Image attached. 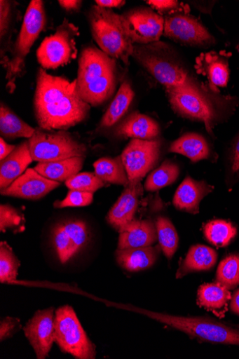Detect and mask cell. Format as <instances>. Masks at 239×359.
I'll use <instances>...</instances> for the list:
<instances>
[{
    "mask_svg": "<svg viewBox=\"0 0 239 359\" xmlns=\"http://www.w3.org/2000/svg\"><path fill=\"white\" fill-rule=\"evenodd\" d=\"M34 109L39 126L48 132L67 130L83 122L90 106L81 97L74 81L48 74L39 69L34 97Z\"/></svg>",
    "mask_w": 239,
    "mask_h": 359,
    "instance_id": "obj_1",
    "label": "cell"
},
{
    "mask_svg": "<svg viewBox=\"0 0 239 359\" xmlns=\"http://www.w3.org/2000/svg\"><path fill=\"white\" fill-rule=\"evenodd\" d=\"M165 90L173 110L184 118L203 123L214 138L215 127L227 122L239 105L236 96L222 95L198 82Z\"/></svg>",
    "mask_w": 239,
    "mask_h": 359,
    "instance_id": "obj_2",
    "label": "cell"
},
{
    "mask_svg": "<svg viewBox=\"0 0 239 359\" xmlns=\"http://www.w3.org/2000/svg\"><path fill=\"white\" fill-rule=\"evenodd\" d=\"M77 86L83 100L99 107L111 99L116 87V61L95 46L84 48L78 61Z\"/></svg>",
    "mask_w": 239,
    "mask_h": 359,
    "instance_id": "obj_3",
    "label": "cell"
},
{
    "mask_svg": "<svg viewBox=\"0 0 239 359\" xmlns=\"http://www.w3.org/2000/svg\"><path fill=\"white\" fill-rule=\"evenodd\" d=\"M132 57L165 89L186 87L197 82L172 48L163 42L134 45Z\"/></svg>",
    "mask_w": 239,
    "mask_h": 359,
    "instance_id": "obj_4",
    "label": "cell"
},
{
    "mask_svg": "<svg viewBox=\"0 0 239 359\" xmlns=\"http://www.w3.org/2000/svg\"><path fill=\"white\" fill-rule=\"evenodd\" d=\"M88 20L93 39L100 48L110 57L122 60L125 64L133 53L127 22L123 15L111 9L94 6Z\"/></svg>",
    "mask_w": 239,
    "mask_h": 359,
    "instance_id": "obj_5",
    "label": "cell"
},
{
    "mask_svg": "<svg viewBox=\"0 0 239 359\" xmlns=\"http://www.w3.org/2000/svg\"><path fill=\"white\" fill-rule=\"evenodd\" d=\"M46 22L43 1L32 0L26 10L20 34L6 68L10 92L14 90L16 80L23 75L26 57L46 27Z\"/></svg>",
    "mask_w": 239,
    "mask_h": 359,
    "instance_id": "obj_6",
    "label": "cell"
},
{
    "mask_svg": "<svg viewBox=\"0 0 239 359\" xmlns=\"http://www.w3.org/2000/svg\"><path fill=\"white\" fill-rule=\"evenodd\" d=\"M149 317L204 342L239 346V330L204 317H184L144 311Z\"/></svg>",
    "mask_w": 239,
    "mask_h": 359,
    "instance_id": "obj_7",
    "label": "cell"
},
{
    "mask_svg": "<svg viewBox=\"0 0 239 359\" xmlns=\"http://www.w3.org/2000/svg\"><path fill=\"white\" fill-rule=\"evenodd\" d=\"M55 342L76 358L94 359L96 346L87 336L74 309L64 306L55 313Z\"/></svg>",
    "mask_w": 239,
    "mask_h": 359,
    "instance_id": "obj_8",
    "label": "cell"
},
{
    "mask_svg": "<svg viewBox=\"0 0 239 359\" xmlns=\"http://www.w3.org/2000/svg\"><path fill=\"white\" fill-rule=\"evenodd\" d=\"M28 142L33 161L39 163L86 156L87 152L86 146L67 130L48 133L38 128Z\"/></svg>",
    "mask_w": 239,
    "mask_h": 359,
    "instance_id": "obj_9",
    "label": "cell"
},
{
    "mask_svg": "<svg viewBox=\"0 0 239 359\" xmlns=\"http://www.w3.org/2000/svg\"><path fill=\"white\" fill-rule=\"evenodd\" d=\"M79 28L64 19L55 34L44 39L37 50V58L43 69H55L69 63L77 56L76 39Z\"/></svg>",
    "mask_w": 239,
    "mask_h": 359,
    "instance_id": "obj_10",
    "label": "cell"
},
{
    "mask_svg": "<svg viewBox=\"0 0 239 359\" xmlns=\"http://www.w3.org/2000/svg\"><path fill=\"white\" fill-rule=\"evenodd\" d=\"M86 223L68 219L56 224L52 230L51 244L60 264H65L80 253L90 241Z\"/></svg>",
    "mask_w": 239,
    "mask_h": 359,
    "instance_id": "obj_11",
    "label": "cell"
},
{
    "mask_svg": "<svg viewBox=\"0 0 239 359\" xmlns=\"http://www.w3.org/2000/svg\"><path fill=\"white\" fill-rule=\"evenodd\" d=\"M163 34L178 43L192 46L210 47L217 42L206 27L183 11L170 13L165 18Z\"/></svg>",
    "mask_w": 239,
    "mask_h": 359,
    "instance_id": "obj_12",
    "label": "cell"
},
{
    "mask_svg": "<svg viewBox=\"0 0 239 359\" xmlns=\"http://www.w3.org/2000/svg\"><path fill=\"white\" fill-rule=\"evenodd\" d=\"M161 143L157 140H132L123 150L121 158L130 183L142 182L157 165Z\"/></svg>",
    "mask_w": 239,
    "mask_h": 359,
    "instance_id": "obj_13",
    "label": "cell"
},
{
    "mask_svg": "<svg viewBox=\"0 0 239 359\" xmlns=\"http://www.w3.org/2000/svg\"><path fill=\"white\" fill-rule=\"evenodd\" d=\"M123 15L133 45H148L159 41L163 34L165 19L153 9L134 8Z\"/></svg>",
    "mask_w": 239,
    "mask_h": 359,
    "instance_id": "obj_14",
    "label": "cell"
},
{
    "mask_svg": "<svg viewBox=\"0 0 239 359\" xmlns=\"http://www.w3.org/2000/svg\"><path fill=\"white\" fill-rule=\"evenodd\" d=\"M54 308L38 311L26 323L24 332L39 359L46 358L55 342Z\"/></svg>",
    "mask_w": 239,
    "mask_h": 359,
    "instance_id": "obj_15",
    "label": "cell"
},
{
    "mask_svg": "<svg viewBox=\"0 0 239 359\" xmlns=\"http://www.w3.org/2000/svg\"><path fill=\"white\" fill-rule=\"evenodd\" d=\"M60 185V182L43 177L35 169H27L9 187L1 190V194L8 197L37 201L44 198Z\"/></svg>",
    "mask_w": 239,
    "mask_h": 359,
    "instance_id": "obj_16",
    "label": "cell"
},
{
    "mask_svg": "<svg viewBox=\"0 0 239 359\" xmlns=\"http://www.w3.org/2000/svg\"><path fill=\"white\" fill-rule=\"evenodd\" d=\"M143 194L142 182L130 183L109 211L107 222L118 233L135 219Z\"/></svg>",
    "mask_w": 239,
    "mask_h": 359,
    "instance_id": "obj_17",
    "label": "cell"
},
{
    "mask_svg": "<svg viewBox=\"0 0 239 359\" xmlns=\"http://www.w3.org/2000/svg\"><path fill=\"white\" fill-rule=\"evenodd\" d=\"M231 53L224 51H211L202 53L196 59V69L200 74L207 77L209 86L214 91L219 87L226 88L229 81V57Z\"/></svg>",
    "mask_w": 239,
    "mask_h": 359,
    "instance_id": "obj_18",
    "label": "cell"
},
{
    "mask_svg": "<svg viewBox=\"0 0 239 359\" xmlns=\"http://www.w3.org/2000/svg\"><path fill=\"white\" fill-rule=\"evenodd\" d=\"M158 241L156 223L134 219L119 232L118 249L153 246Z\"/></svg>",
    "mask_w": 239,
    "mask_h": 359,
    "instance_id": "obj_19",
    "label": "cell"
},
{
    "mask_svg": "<svg viewBox=\"0 0 239 359\" xmlns=\"http://www.w3.org/2000/svg\"><path fill=\"white\" fill-rule=\"evenodd\" d=\"M214 189V187L206 181H196L187 177L175 193L174 205L179 210L196 215L201 201Z\"/></svg>",
    "mask_w": 239,
    "mask_h": 359,
    "instance_id": "obj_20",
    "label": "cell"
},
{
    "mask_svg": "<svg viewBox=\"0 0 239 359\" xmlns=\"http://www.w3.org/2000/svg\"><path fill=\"white\" fill-rule=\"evenodd\" d=\"M32 161L28 141L17 146L15 149L0 163V189H7L22 176Z\"/></svg>",
    "mask_w": 239,
    "mask_h": 359,
    "instance_id": "obj_21",
    "label": "cell"
},
{
    "mask_svg": "<svg viewBox=\"0 0 239 359\" xmlns=\"http://www.w3.org/2000/svg\"><path fill=\"white\" fill-rule=\"evenodd\" d=\"M159 134L158 123L137 111L130 114L116 128L117 136L132 140H155Z\"/></svg>",
    "mask_w": 239,
    "mask_h": 359,
    "instance_id": "obj_22",
    "label": "cell"
},
{
    "mask_svg": "<svg viewBox=\"0 0 239 359\" xmlns=\"http://www.w3.org/2000/svg\"><path fill=\"white\" fill-rule=\"evenodd\" d=\"M161 251L160 245L155 247L129 248L120 250L116 252L118 265L128 272H139L152 267Z\"/></svg>",
    "mask_w": 239,
    "mask_h": 359,
    "instance_id": "obj_23",
    "label": "cell"
},
{
    "mask_svg": "<svg viewBox=\"0 0 239 359\" xmlns=\"http://www.w3.org/2000/svg\"><path fill=\"white\" fill-rule=\"evenodd\" d=\"M169 151L184 155L193 162L205 159L216 161L218 158L207 140L195 133L186 134L177 140L170 146Z\"/></svg>",
    "mask_w": 239,
    "mask_h": 359,
    "instance_id": "obj_24",
    "label": "cell"
},
{
    "mask_svg": "<svg viewBox=\"0 0 239 359\" xmlns=\"http://www.w3.org/2000/svg\"><path fill=\"white\" fill-rule=\"evenodd\" d=\"M217 257V251L208 246H192L178 269L176 277L179 279L193 272L210 271L216 265Z\"/></svg>",
    "mask_w": 239,
    "mask_h": 359,
    "instance_id": "obj_25",
    "label": "cell"
},
{
    "mask_svg": "<svg viewBox=\"0 0 239 359\" xmlns=\"http://www.w3.org/2000/svg\"><path fill=\"white\" fill-rule=\"evenodd\" d=\"M85 157L39 163L34 169L43 177L60 183L66 182L80 172L83 167Z\"/></svg>",
    "mask_w": 239,
    "mask_h": 359,
    "instance_id": "obj_26",
    "label": "cell"
},
{
    "mask_svg": "<svg viewBox=\"0 0 239 359\" xmlns=\"http://www.w3.org/2000/svg\"><path fill=\"white\" fill-rule=\"evenodd\" d=\"M15 4L8 0L0 1V39H1V63L5 69L9 62L8 53H12L13 44L11 43L14 31Z\"/></svg>",
    "mask_w": 239,
    "mask_h": 359,
    "instance_id": "obj_27",
    "label": "cell"
},
{
    "mask_svg": "<svg viewBox=\"0 0 239 359\" xmlns=\"http://www.w3.org/2000/svg\"><path fill=\"white\" fill-rule=\"evenodd\" d=\"M228 289L216 282L202 285L198 290V304L205 309L218 312L227 306L231 299Z\"/></svg>",
    "mask_w": 239,
    "mask_h": 359,
    "instance_id": "obj_28",
    "label": "cell"
},
{
    "mask_svg": "<svg viewBox=\"0 0 239 359\" xmlns=\"http://www.w3.org/2000/svg\"><path fill=\"white\" fill-rule=\"evenodd\" d=\"M135 96V93L128 81H124L107 112L102 116L100 126L110 128L118 123L128 111Z\"/></svg>",
    "mask_w": 239,
    "mask_h": 359,
    "instance_id": "obj_29",
    "label": "cell"
},
{
    "mask_svg": "<svg viewBox=\"0 0 239 359\" xmlns=\"http://www.w3.org/2000/svg\"><path fill=\"white\" fill-rule=\"evenodd\" d=\"M36 132L26 122L17 116L9 107L1 104L0 107V133L8 140L15 138L30 139Z\"/></svg>",
    "mask_w": 239,
    "mask_h": 359,
    "instance_id": "obj_30",
    "label": "cell"
},
{
    "mask_svg": "<svg viewBox=\"0 0 239 359\" xmlns=\"http://www.w3.org/2000/svg\"><path fill=\"white\" fill-rule=\"evenodd\" d=\"M95 175L105 183L123 185L129 184L128 177L121 156L116 158H102L94 163Z\"/></svg>",
    "mask_w": 239,
    "mask_h": 359,
    "instance_id": "obj_31",
    "label": "cell"
},
{
    "mask_svg": "<svg viewBox=\"0 0 239 359\" xmlns=\"http://www.w3.org/2000/svg\"><path fill=\"white\" fill-rule=\"evenodd\" d=\"M158 241L161 250L168 259H172L179 245V236L172 221L165 217H158L156 222Z\"/></svg>",
    "mask_w": 239,
    "mask_h": 359,
    "instance_id": "obj_32",
    "label": "cell"
},
{
    "mask_svg": "<svg viewBox=\"0 0 239 359\" xmlns=\"http://www.w3.org/2000/svg\"><path fill=\"white\" fill-rule=\"evenodd\" d=\"M204 236L207 240L218 248L226 247L237 234L236 227L231 222L216 219L204 226Z\"/></svg>",
    "mask_w": 239,
    "mask_h": 359,
    "instance_id": "obj_33",
    "label": "cell"
},
{
    "mask_svg": "<svg viewBox=\"0 0 239 359\" xmlns=\"http://www.w3.org/2000/svg\"><path fill=\"white\" fill-rule=\"evenodd\" d=\"M179 168L174 162L165 161L148 177L145 182V189L156 191L172 184L179 176Z\"/></svg>",
    "mask_w": 239,
    "mask_h": 359,
    "instance_id": "obj_34",
    "label": "cell"
},
{
    "mask_svg": "<svg viewBox=\"0 0 239 359\" xmlns=\"http://www.w3.org/2000/svg\"><path fill=\"white\" fill-rule=\"evenodd\" d=\"M216 280L229 290L239 285V255L231 254L221 260Z\"/></svg>",
    "mask_w": 239,
    "mask_h": 359,
    "instance_id": "obj_35",
    "label": "cell"
},
{
    "mask_svg": "<svg viewBox=\"0 0 239 359\" xmlns=\"http://www.w3.org/2000/svg\"><path fill=\"white\" fill-rule=\"evenodd\" d=\"M20 262L12 248L6 243H0V282L11 283L17 279Z\"/></svg>",
    "mask_w": 239,
    "mask_h": 359,
    "instance_id": "obj_36",
    "label": "cell"
},
{
    "mask_svg": "<svg viewBox=\"0 0 239 359\" xmlns=\"http://www.w3.org/2000/svg\"><path fill=\"white\" fill-rule=\"evenodd\" d=\"M66 187L70 190L95 193L105 187L107 183L102 181L95 173H78L65 182Z\"/></svg>",
    "mask_w": 239,
    "mask_h": 359,
    "instance_id": "obj_37",
    "label": "cell"
},
{
    "mask_svg": "<svg viewBox=\"0 0 239 359\" xmlns=\"http://www.w3.org/2000/svg\"><path fill=\"white\" fill-rule=\"evenodd\" d=\"M239 180V133L231 141L226 152V182L233 185Z\"/></svg>",
    "mask_w": 239,
    "mask_h": 359,
    "instance_id": "obj_38",
    "label": "cell"
},
{
    "mask_svg": "<svg viewBox=\"0 0 239 359\" xmlns=\"http://www.w3.org/2000/svg\"><path fill=\"white\" fill-rule=\"evenodd\" d=\"M93 201V193L70 190L63 201H56L54 203V207L55 208L86 207L90 205Z\"/></svg>",
    "mask_w": 239,
    "mask_h": 359,
    "instance_id": "obj_39",
    "label": "cell"
},
{
    "mask_svg": "<svg viewBox=\"0 0 239 359\" xmlns=\"http://www.w3.org/2000/svg\"><path fill=\"white\" fill-rule=\"evenodd\" d=\"M23 215L10 205L0 206V231L6 233L8 228L18 227L23 225Z\"/></svg>",
    "mask_w": 239,
    "mask_h": 359,
    "instance_id": "obj_40",
    "label": "cell"
},
{
    "mask_svg": "<svg viewBox=\"0 0 239 359\" xmlns=\"http://www.w3.org/2000/svg\"><path fill=\"white\" fill-rule=\"evenodd\" d=\"M21 329L20 319L18 318L7 317L0 322V340L3 342L11 338Z\"/></svg>",
    "mask_w": 239,
    "mask_h": 359,
    "instance_id": "obj_41",
    "label": "cell"
},
{
    "mask_svg": "<svg viewBox=\"0 0 239 359\" xmlns=\"http://www.w3.org/2000/svg\"><path fill=\"white\" fill-rule=\"evenodd\" d=\"M147 4L151 6L152 8L157 10L161 13H170L182 11L180 5L178 1L174 0H149Z\"/></svg>",
    "mask_w": 239,
    "mask_h": 359,
    "instance_id": "obj_42",
    "label": "cell"
},
{
    "mask_svg": "<svg viewBox=\"0 0 239 359\" xmlns=\"http://www.w3.org/2000/svg\"><path fill=\"white\" fill-rule=\"evenodd\" d=\"M82 1L78 0H59L58 4L66 11H78L82 6Z\"/></svg>",
    "mask_w": 239,
    "mask_h": 359,
    "instance_id": "obj_43",
    "label": "cell"
},
{
    "mask_svg": "<svg viewBox=\"0 0 239 359\" xmlns=\"http://www.w3.org/2000/svg\"><path fill=\"white\" fill-rule=\"evenodd\" d=\"M96 6L107 9H112L116 8H121L125 4V1L121 0H96L95 2Z\"/></svg>",
    "mask_w": 239,
    "mask_h": 359,
    "instance_id": "obj_44",
    "label": "cell"
},
{
    "mask_svg": "<svg viewBox=\"0 0 239 359\" xmlns=\"http://www.w3.org/2000/svg\"><path fill=\"white\" fill-rule=\"evenodd\" d=\"M17 146L8 144L3 137L0 139V160L8 157L16 148Z\"/></svg>",
    "mask_w": 239,
    "mask_h": 359,
    "instance_id": "obj_45",
    "label": "cell"
},
{
    "mask_svg": "<svg viewBox=\"0 0 239 359\" xmlns=\"http://www.w3.org/2000/svg\"><path fill=\"white\" fill-rule=\"evenodd\" d=\"M230 307L233 313L239 316V289L233 293L231 299Z\"/></svg>",
    "mask_w": 239,
    "mask_h": 359,
    "instance_id": "obj_46",
    "label": "cell"
}]
</instances>
